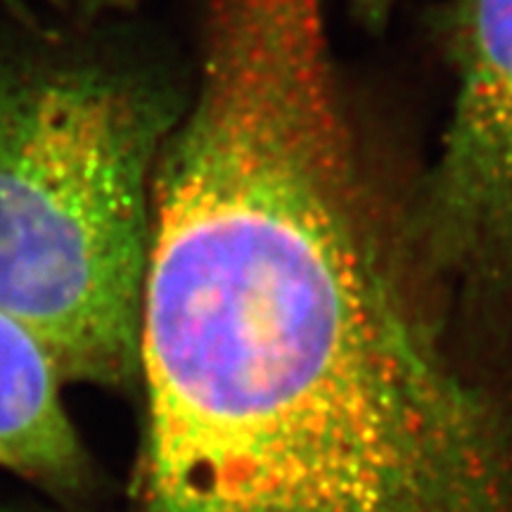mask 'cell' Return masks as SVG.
<instances>
[{"label":"cell","mask_w":512,"mask_h":512,"mask_svg":"<svg viewBox=\"0 0 512 512\" xmlns=\"http://www.w3.org/2000/svg\"><path fill=\"white\" fill-rule=\"evenodd\" d=\"M128 512H512V444L384 242L318 12L207 19L159 147Z\"/></svg>","instance_id":"obj_1"},{"label":"cell","mask_w":512,"mask_h":512,"mask_svg":"<svg viewBox=\"0 0 512 512\" xmlns=\"http://www.w3.org/2000/svg\"><path fill=\"white\" fill-rule=\"evenodd\" d=\"M178 110L107 64L0 67V311L64 382L138 377L152 174Z\"/></svg>","instance_id":"obj_2"},{"label":"cell","mask_w":512,"mask_h":512,"mask_svg":"<svg viewBox=\"0 0 512 512\" xmlns=\"http://www.w3.org/2000/svg\"><path fill=\"white\" fill-rule=\"evenodd\" d=\"M453 102L406 235L437 273L512 285V0H456Z\"/></svg>","instance_id":"obj_3"},{"label":"cell","mask_w":512,"mask_h":512,"mask_svg":"<svg viewBox=\"0 0 512 512\" xmlns=\"http://www.w3.org/2000/svg\"><path fill=\"white\" fill-rule=\"evenodd\" d=\"M48 351L0 311V467L50 489H76L86 453Z\"/></svg>","instance_id":"obj_4"},{"label":"cell","mask_w":512,"mask_h":512,"mask_svg":"<svg viewBox=\"0 0 512 512\" xmlns=\"http://www.w3.org/2000/svg\"><path fill=\"white\" fill-rule=\"evenodd\" d=\"M403 0H349L351 15L361 27L370 31H382L401 8Z\"/></svg>","instance_id":"obj_5"},{"label":"cell","mask_w":512,"mask_h":512,"mask_svg":"<svg viewBox=\"0 0 512 512\" xmlns=\"http://www.w3.org/2000/svg\"><path fill=\"white\" fill-rule=\"evenodd\" d=\"M83 3L88 5V10H117V8H124V5H131L133 0H83Z\"/></svg>","instance_id":"obj_6"},{"label":"cell","mask_w":512,"mask_h":512,"mask_svg":"<svg viewBox=\"0 0 512 512\" xmlns=\"http://www.w3.org/2000/svg\"><path fill=\"white\" fill-rule=\"evenodd\" d=\"M0 3H3L8 10L17 12L19 17H27V3H24V0H0Z\"/></svg>","instance_id":"obj_7"},{"label":"cell","mask_w":512,"mask_h":512,"mask_svg":"<svg viewBox=\"0 0 512 512\" xmlns=\"http://www.w3.org/2000/svg\"><path fill=\"white\" fill-rule=\"evenodd\" d=\"M0 512H3V510H0Z\"/></svg>","instance_id":"obj_8"}]
</instances>
